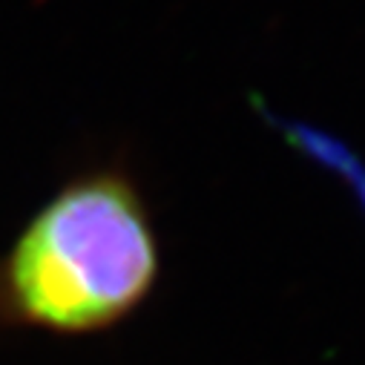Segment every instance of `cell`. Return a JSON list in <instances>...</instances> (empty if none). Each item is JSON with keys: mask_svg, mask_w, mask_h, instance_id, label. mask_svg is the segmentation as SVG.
Returning a JSON list of instances; mask_svg holds the SVG:
<instances>
[{"mask_svg": "<svg viewBox=\"0 0 365 365\" xmlns=\"http://www.w3.org/2000/svg\"><path fill=\"white\" fill-rule=\"evenodd\" d=\"M155 279L158 242L138 190L101 173L41 207L6 256L0 285L15 319L52 334H96L130 317Z\"/></svg>", "mask_w": 365, "mask_h": 365, "instance_id": "6da1fadb", "label": "cell"}]
</instances>
